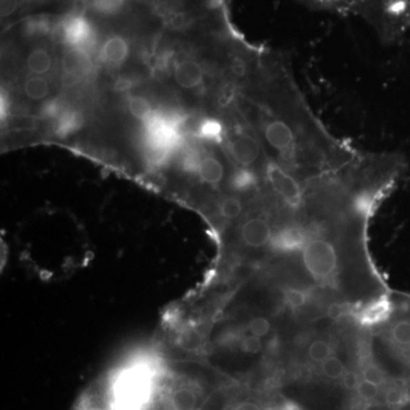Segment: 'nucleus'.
Returning a JSON list of instances; mask_svg holds the SVG:
<instances>
[{"mask_svg":"<svg viewBox=\"0 0 410 410\" xmlns=\"http://www.w3.org/2000/svg\"><path fill=\"white\" fill-rule=\"evenodd\" d=\"M366 316L373 364L381 369L387 387L410 398V294L391 291L385 302Z\"/></svg>","mask_w":410,"mask_h":410,"instance_id":"obj_1","label":"nucleus"},{"mask_svg":"<svg viewBox=\"0 0 410 410\" xmlns=\"http://www.w3.org/2000/svg\"><path fill=\"white\" fill-rule=\"evenodd\" d=\"M278 229L273 219L259 208L251 212L241 222L238 229V238L242 246L253 251L269 248L271 250L273 238L276 237Z\"/></svg>","mask_w":410,"mask_h":410,"instance_id":"obj_2","label":"nucleus"},{"mask_svg":"<svg viewBox=\"0 0 410 410\" xmlns=\"http://www.w3.org/2000/svg\"><path fill=\"white\" fill-rule=\"evenodd\" d=\"M195 173L202 184L218 188L226 180L227 169L225 162L215 152L201 148V159Z\"/></svg>","mask_w":410,"mask_h":410,"instance_id":"obj_3","label":"nucleus"},{"mask_svg":"<svg viewBox=\"0 0 410 410\" xmlns=\"http://www.w3.org/2000/svg\"><path fill=\"white\" fill-rule=\"evenodd\" d=\"M206 71L204 66L197 61L186 59L177 63L173 70V77L177 85L186 90L201 88L206 82Z\"/></svg>","mask_w":410,"mask_h":410,"instance_id":"obj_4","label":"nucleus"},{"mask_svg":"<svg viewBox=\"0 0 410 410\" xmlns=\"http://www.w3.org/2000/svg\"><path fill=\"white\" fill-rule=\"evenodd\" d=\"M62 68L70 78H82L92 70V61L85 48L72 47L63 55Z\"/></svg>","mask_w":410,"mask_h":410,"instance_id":"obj_5","label":"nucleus"},{"mask_svg":"<svg viewBox=\"0 0 410 410\" xmlns=\"http://www.w3.org/2000/svg\"><path fill=\"white\" fill-rule=\"evenodd\" d=\"M129 50V45L122 37H111L103 45L101 59L108 66H119L127 61Z\"/></svg>","mask_w":410,"mask_h":410,"instance_id":"obj_6","label":"nucleus"},{"mask_svg":"<svg viewBox=\"0 0 410 410\" xmlns=\"http://www.w3.org/2000/svg\"><path fill=\"white\" fill-rule=\"evenodd\" d=\"M217 211L220 218L225 219L227 222H235L244 215L245 203L240 196L231 193L219 201Z\"/></svg>","mask_w":410,"mask_h":410,"instance_id":"obj_7","label":"nucleus"},{"mask_svg":"<svg viewBox=\"0 0 410 410\" xmlns=\"http://www.w3.org/2000/svg\"><path fill=\"white\" fill-rule=\"evenodd\" d=\"M199 401V394L191 387H177L170 396L173 410H196Z\"/></svg>","mask_w":410,"mask_h":410,"instance_id":"obj_8","label":"nucleus"},{"mask_svg":"<svg viewBox=\"0 0 410 410\" xmlns=\"http://www.w3.org/2000/svg\"><path fill=\"white\" fill-rule=\"evenodd\" d=\"M85 119L80 112L75 110H64L56 119L55 133L61 137L77 133L84 126Z\"/></svg>","mask_w":410,"mask_h":410,"instance_id":"obj_9","label":"nucleus"},{"mask_svg":"<svg viewBox=\"0 0 410 410\" xmlns=\"http://www.w3.org/2000/svg\"><path fill=\"white\" fill-rule=\"evenodd\" d=\"M52 66V56L43 48L33 49L26 59V66L30 72L37 75H45L50 70Z\"/></svg>","mask_w":410,"mask_h":410,"instance_id":"obj_10","label":"nucleus"},{"mask_svg":"<svg viewBox=\"0 0 410 410\" xmlns=\"http://www.w3.org/2000/svg\"><path fill=\"white\" fill-rule=\"evenodd\" d=\"M66 39L72 47H81L85 45L88 39L89 29L88 26L86 24L85 21L77 19L68 23L66 28Z\"/></svg>","mask_w":410,"mask_h":410,"instance_id":"obj_11","label":"nucleus"},{"mask_svg":"<svg viewBox=\"0 0 410 410\" xmlns=\"http://www.w3.org/2000/svg\"><path fill=\"white\" fill-rule=\"evenodd\" d=\"M49 91L48 82L39 75L31 77L24 84V94L32 101H43L48 97Z\"/></svg>","mask_w":410,"mask_h":410,"instance_id":"obj_12","label":"nucleus"},{"mask_svg":"<svg viewBox=\"0 0 410 410\" xmlns=\"http://www.w3.org/2000/svg\"><path fill=\"white\" fill-rule=\"evenodd\" d=\"M128 108L133 117H136L138 120L145 121V122L153 115V108H152L150 101L141 96H137V95L129 98Z\"/></svg>","mask_w":410,"mask_h":410,"instance_id":"obj_13","label":"nucleus"},{"mask_svg":"<svg viewBox=\"0 0 410 410\" xmlns=\"http://www.w3.org/2000/svg\"><path fill=\"white\" fill-rule=\"evenodd\" d=\"M331 355H332V348H331L329 342L325 341V340H315L310 343L309 348H308V357L313 362L322 364Z\"/></svg>","mask_w":410,"mask_h":410,"instance_id":"obj_14","label":"nucleus"},{"mask_svg":"<svg viewBox=\"0 0 410 410\" xmlns=\"http://www.w3.org/2000/svg\"><path fill=\"white\" fill-rule=\"evenodd\" d=\"M322 374L329 380H339L343 378L345 373V366L339 357L331 355L329 358L326 359L325 362H322Z\"/></svg>","mask_w":410,"mask_h":410,"instance_id":"obj_15","label":"nucleus"},{"mask_svg":"<svg viewBox=\"0 0 410 410\" xmlns=\"http://www.w3.org/2000/svg\"><path fill=\"white\" fill-rule=\"evenodd\" d=\"M248 329L252 335L262 339L271 333V322L264 316L254 317L248 322Z\"/></svg>","mask_w":410,"mask_h":410,"instance_id":"obj_16","label":"nucleus"},{"mask_svg":"<svg viewBox=\"0 0 410 410\" xmlns=\"http://www.w3.org/2000/svg\"><path fill=\"white\" fill-rule=\"evenodd\" d=\"M355 390L362 400L374 401L380 394V385L362 378V381L359 382L358 387Z\"/></svg>","mask_w":410,"mask_h":410,"instance_id":"obj_17","label":"nucleus"},{"mask_svg":"<svg viewBox=\"0 0 410 410\" xmlns=\"http://www.w3.org/2000/svg\"><path fill=\"white\" fill-rule=\"evenodd\" d=\"M241 346L242 350L248 355H257L262 350V341L260 338L250 334L242 340Z\"/></svg>","mask_w":410,"mask_h":410,"instance_id":"obj_18","label":"nucleus"},{"mask_svg":"<svg viewBox=\"0 0 410 410\" xmlns=\"http://www.w3.org/2000/svg\"><path fill=\"white\" fill-rule=\"evenodd\" d=\"M362 378L367 381L373 382L378 385L385 384V378L380 368L376 367L375 364H368L367 367L364 368L362 371Z\"/></svg>","mask_w":410,"mask_h":410,"instance_id":"obj_19","label":"nucleus"},{"mask_svg":"<svg viewBox=\"0 0 410 410\" xmlns=\"http://www.w3.org/2000/svg\"><path fill=\"white\" fill-rule=\"evenodd\" d=\"M63 111L64 110L62 108L61 101L57 99H52V101H47L41 108V115L43 117H48V119H57Z\"/></svg>","mask_w":410,"mask_h":410,"instance_id":"obj_20","label":"nucleus"},{"mask_svg":"<svg viewBox=\"0 0 410 410\" xmlns=\"http://www.w3.org/2000/svg\"><path fill=\"white\" fill-rule=\"evenodd\" d=\"M287 302L293 308H301L306 302V294L299 289H289L286 292Z\"/></svg>","mask_w":410,"mask_h":410,"instance_id":"obj_21","label":"nucleus"},{"mask_svg":"<svg viewBox=\"0 0 410 410\" xmlns=\"http://www.w3.org/2000/svg\"><path fill=\"white\" fill-rule=\"evenodd\" d=\"M345 309H346V306L343 303L334 301V302L329 303V306H327V310H326V313H327V316L329 318L336 320V319H340L344 315L345 311H346Z\"/></svg>","mask_w":410,"mask_h":410,"instance_id":"obj_22","label":"nucleus"},{"mask_svg":"<svg viewBox=\"0 0 410 410\" xmlns=\"http://www.w3.org/2000/svg\"><path fill=\"white\" fill-rule=\"evenodd\" d=\"M19 6V0H0V13L1 17H8L15 13Z\"/></svg>","mask_w":410,"mask_h":410,"instance_id":"obj_23","label":"nucleus"},{"mask_svg":"<svg viewBox=\"0 0 410 410\" xmlns=\"http://www.w3.org/2000/svg\"><path fill=\"white\" fill-rule=\"evenodd\" d=\"M122 0H97L96 6L103 12H113L120 7Z\"/></svg>","mask_w":410,"mask_h":410,"instance_id":"obj_24","label":"nucleus"},{"mask_svg":"<svg viewBox=\"0 0 410 410\" xmlns=\"http://www.w3.org/2000/svg\"><path fill=\"white\" fill-rule=\"evenodd\" d=\"M342 378H343V384L349 390H355V389H357L359 382H360L358 375L355 374V373H351V371L345 373L344 376Z\"/></svg>","mask_w":410,"mask_h":410,"instance_id":"obj_25","label":"nucleus"},{"mask_svg":"<svg viewBox=\"0 0 410 410\" xmlns=\"http://www.w3.org/2000/svg\"><path fill=\"white\" fill-rule=\"evenodd\" d=\"M233 410H262V408L253 401H242Z\"/></svg>","mask_w":410,"mask_h":410,"instance_id":"obj_26","label":"nucleus"}]
</instances>
